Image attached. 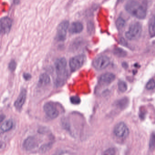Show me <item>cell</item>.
<instances>
[{
	"instance_id": "obj_1",
	"label": "cell",
	"mask_w": 155,
	"mask_h": 155,
	"mask_svg": "<svg viewBox=\"0 0 155 155\" xmlns=\"http://www.w3.org/2000/svg\"><path fill=\"white\" fill-rule=\"evenodd\" d=\"M147 0H129L125 5L126 10L130 14L139 19L146 18L147 13Z\"/></svg>"
},
{
	"instance_id": "obj_2",
	"label": "cell",
	"mask_w": 155,
	"mask_h": 155,
	"mask_svg": "<svg viewBox=\"0 0 155 155\" xmlns=\"http://www.w3.org/2000/svg\"><path fill=\"white\" fill-rule=\"evenodd\" d=\"M56 77L55 84L57 87H60L64 84L68 77L67 63L64 58H61L56 60L55 64Z\"/></svg>"
},
{
	"instance_id": "obj_3",
	"label": "cell",
	"mask_w": 155,
	"mask_h": 155,
	"mask_svg": "<svg viewBox=\"0 0 155 155\" xmlns=\"http://www.w3.org/2000/svg\"><path fill=\"white\" fill-rule=\"evenodd\" d=\"M142 31L143 27L141 24L135 22L130 25L128 31L126 32V37L130 41H136L141 37Z\"/></svg>"
},
{
	"instance_id": "obj_4",
	"label": "cell",
	"mask_w": 155,
	"mask_h": 155,
	"mask_svg": "<svg viewBox=\"0 0 155 155\" xmlns=\"http://www.w3.org/2000/svg\"><path fill=\"white\" fill-rule=\"evenodd\" d=\"M86 60V57L84 54L76 55L71 58L69 62V66L72 72L78 71L83 65Z\"/></svg>"
},
{
	"instance_id": "obj_5",
	"label": "cell",
	"mask_w": 155,
	"mask_h": 155,
	"mask_svg": "<svg viewBox=\"0 0 155 155\" xmlns=\"http://www.w3.org/2000/svg\"><path fill=\"white\" fill-rule=\"evenodd\" d=\"M110 64V60L106 55H101L96 57L93 61V67L97 70H103L107 68Z\"/></svg>"
},
{
	"instance_id": "obj_6",
	"label": "cell",
	"mask_w": 155,
	"mask_h": 155,
	"mask_svg": "<svg viewBox=\"0 0 155 155\" xmlns=\"http://www.w3.org/2000/svg\"><path fill=\"white\" fill-rule=\"evenodd\" d=\"M69 25V22L67 21H63L59 25L56 35V39L57 41H63L65 40Z\"/></svg>"
},
{
	"instance_id": "obj_7",
	"label": "cell",
	"mask_w": 155,
	"mask_h": 155,
	"mask_svg": "<svg viewBox=\"0 0 155 155\" xmlns=\"http://www.w3.org/2000/svg\"><path fill=\"white\" fill-rule=\"evenodd\" d=\"M114 134L116 136L119 138H126L129 135V129L124 123L120 122L115 127Z\"/></svg>"
},
{
	"instance_id": "obj_8",
	"label": "cell",
	"mask_w": 155,
	"mask_h": 155,
	"mask_svg": "<svg viewBox=\"0 0 155 155\" xmlns=\"http://www.w3.org/2000/svg\"><path fill=\"white\" fill-rule=\"evenodd\" d=\"M43 108L46 115L51 119H54L59 115V111L53 103H46L45 104Z\"/></svg>"
},
{
	"instance_id": "obj_9",
	"label": "cell",
	"mask_w": 155,
	"mask_h": 155,
	"mask_svg": "<svg viewBox=\"0 0 155 155\" xmlns=\"http://www.w3.org/2000/svg\"><path fill=\"white\" fill-rule=\"evenodd\" d=\"M12 21L8 17H3L1 20V31L3 34H7L11 31Z\"/></svg>"
},
{
	"instance_id": "obj_10",
	"label": "cell",
	"mask_w": 155,
	"mask_h": 155,
	"mask_svg": "<svg viewBox=\"0 0 155 155\" xmlns=\"http://www.w3.org/2000/svg\"><path fill=\"white\" fill-rule=\"evenodd\" d=\"M116 76L112 73H106L102 74L99 79V83L102 85H108L113 82Z\"/></svg>"
},
{
	"instance_id": "obj_11",
	"label": "cell",
	"mask_w": 155,
	"mask_h": 155,
	"mask_svg": "<svg viewBox=\"0 0 155 155\" xmlns=\"http://www.w3.org/2000/svg\"><path fill=\"white\" fill-rule=\"evenodd\" d=\"M26 97V91L25 89H22L17 97L16 101L15 102L14 105L17 110H21L23 105L24 104Z\"/></svg>"
},
{
	"instance_id": "obj_12",
	"label": "cell",
	"mask_w": 155,
	"mask_h": 155,
	"mask_svg": "<svg viewBox=\"0 0 155 155\" xmlns=\"http://www.w3.org/2000/svg\"><path fill=\"white\" fill-rule=\"evenodd\" d=\"M37 145H38V143L36 141V138L32 137H28L25 141L23 143L24 147L28 151L32 150L34 148L36 147Z\"/></svg>"
},
{
	"instance_id": "obj_13",
	"label": "cell",
	"mask_w": 155,
	"mask_h": 155,
	"mask_svg": "<svg viewBox=\"0 0 155 155\" xmlns=\"http://www.w3.org/2000/svg\"><path fill=\"white\" fill-rule=\"evenodd\" d=\"M83 29V26L81 22H75L72 24L69 29V31L72 34H78L81 33Z\"/></svg>"
},
{
	"instance_id": "obj_14",
	"label": "cell",
	"mask_w": 155,
	"mask_h": 155,
	"mask_svg": "<svg viewBox=\"0 0 155 155\" xmlns=\"http://www.w3.org/2000/svg\"><path fill=\"white\" fill-rule=\"evenodd\" d=\"M148 31L150 37H155V15L150 18L148 23Z\"/></svg>"
},
{
	"instance_id": "obj_15",
	"label": "cell",
	"mask_w": 155,
	"mask_h": 155,
	"mask_svg": "<svg viewBox=\"0 0 155 155\" xmlns=\"http://www.w3.org/2000/svg\"><path fill=\"white\" fill-rule=\"evenodd\" d=\"M129 99L127 97H124L118 100L116 103V107L120 109H125L129 104Z\"/></svg>"
},
{
	"instance_id": "obj_16",
	"label": "cell",
	"mask_w": 155,
	"mask_h": 155,
	"mask_svg": "<svg viewBox=\"0 0 155 155\" xmlns=\"http://www.w3.org/2000/svg\"><path fill=\"white\" fill-rule=\"evenodd\" d=\"M13 124V122L12 120L9 119V120H7L1 126V131L3 133L9 131L12 127Z\"/></svg>"
},
{
	"instance_id": "obj_17",
	"label": "cell",
	"mask_w": 155,
	"mask_h": 155,
	"mask_svg": "<svg viewBox=\"0 0 155 155\" xmlns=\"http://www.w3.org/2000/svg\"><path fill=\"white\" fill-rule=\"evenodd\" d=\"M50 82V78L49 75L46 74H43L40 76L38 83L40 86H42L47 84Z\"/></svg>"
},
{
	"instance_id": "obj_18",
	"label": "cell",
	"mask_w": 155,
	"mask_h": 155,
	"mask_svg": "<svg viewBox=\"0 0 155 155\" xmlns=\"http://www.w3.org/2000/svg\"><path fill=\"white\" fill-rule=\"evenodd\" d=\"M113 53L117 57H121V58L125 57L127 55L126 51L121 48H114L113 50Z\"/></svg>"
},
{
	"instance_id": "obj_19",
	"label": "cell",
	"mask_w": 155,
	"mask_h": 155,
	"mask_svg": "<svg viewBox=\"0 0 155 155\" xmlns=\"http://www.w3.org/2000/svg\"><path fill=\"white\" fill-rule=\"evenodd\" d=\"M116 28L119 30H122L124 27L126 25V21L122 17H119L117 18L116 22Z\"/></svg>"
},
{
	"instance_id": "obj_20",
	"label": "cell",
	"mask_w": 155,
	"mask_h": 155,
	"mask_svg": "<svg viewBox=\"0 0 155 155\" xmlns=\"http://www.w3.org/2000/svg\"><path fill=\"white\" fill-rule=\"evenodd\" d=\"M118 88L119 91L122 93L126 92L127 90V85L124 81H120L118 83Z\"/></svg>"
},
{
	"instance_id": "obj_21",
	"label": "cell",
	"mask_w": 155,
	"mask_h": 155,
	"mask_svg": "<svg viewBox=\"0 0 155 155\" xmlns=\"http://www.w3.org/2000/svg\"><path fill=\"white\" fill-rule=\"evenodd\" d=\"M70 101L73 104H79L81 103V99L77 96H73L70 97Z\"/></svg>"
},
{
	"instance_id": "obj_22",
	"label": "cell",
	"mask_w": 155,
	"mask_h": 155,
	"mask_svg": "<svg viewBox=\"0 0 155 155\" xmlns=\"http://www.w3.org/2000/svg\"><path fill=\"white\" fill-rule=\"evenodd\" d=\"M149 148L151 150H153L155 148V134H153L150 138L149 142Z\"/></svg>"
},
{
	"instance_id": "obj_23",
	"label": "cell",
	"mask_w": 155,
	"mask_h": 155,
	"mask_svg": "<svg viewBox=\"0 0 155 155\" xmlns=\"http://www.w3.org/2000/svg\"><path fill=\"white\" fill-rule=\"evenodd\" d=\"M146 88L148 90L153 89L155 87V81L153 79H151L149 80L146 84Z\"/></svg>"
},
{
	"instance_id": "obj_24",
	"label": "cell",
	"mask_w": 155,
	"mask_h": 155,
	"mask_svg": "<svg viewBox=\"0 0 155 155\" xmlns=\"http://www.w3.org/2000/svg\"><path fill=\"white\" fill-rule=\"evenodd\" d=\"M116 149L114 148H110L105 151L103 155H116Z\"/></svg>"
},
{
	"instance_id": "obj_25",
	"label": "cell",
	"mask_w": 155,
	"mask_h": 155,
	"mask_svg": "<svg viewBox=\"0 0 155 155\" xmlns=\"http://www.w3.org/2000/svg\"><path fill=\"white\" fill-rule=\"evenodd\" d=\"M16 63L15 61L12 60L10 62L9 64V69L12 72L14 71L16 69Z\"/></svg>"
},
{
	"instance_id": "obj_26",
	"label": "cell",
	"mask_w": 155,
	"mask_h": 155,
	"mask_svg": "<svg viewBox=\"0 0 155 155\" xmlns=\"http://www.w3.org/2000/svg\"><path fill=\"white\" fill-rule=\"evenodd\" d=\"M50 147H49V145H44L41 148V151L42 152H45V151H48V149H50Z\"/></svg>"
},
{
	"instance_id": "obj_27",
	"label": "cell",
	"mask_w": 155,
	"mask_h": 155,
	"mask_svg": "<svg viewBox=\"0 0 155 155\" xmlns=\"http://www.w3.org/2000/svg\"><path fill=\"white\" fill-rule=\"evenodd\" d=\"M23 78L25 80H29L31 79L32 76L29 73H25L23 74Z\"/></svg>"
},
{
	"instance_id": "obj_28",
	"label": "cell",
	"mask_w": 155,
	"mask_h": 155,
	"mask_svg": "<svg viewBox=\"0 0 155 155\" xmlns=\"http://www.w3.org/2000/svg\"><path fill=\"white\" fill-rule=\"evenodd\" d=\"M121 43H122V44H123L125 45H126V41H125L124 39H122L121 40Z\"/></svg>"
},
{
	"instance_id": "obj_29",
	"label": "cell",
	"mask_w": 155,
	"mask_h": 155,
	"mask_svg": "<svg viewBox=\"0 0 155 155\" xmlns=\"http://www.w3.org/2000/svg\"><path fill=\"white\" fill-rule=\"evenodd\" d=\"M20 0H14V2L15 4H18Z\"/></svg>"
},
{
	"instance_id": "obj_30",
	"label": "cell",
	"mask_w": 155,
	"mask_h": 155,
	"mask_svg": "<svg viewBox=\"0 0 155 155\" xmlns=\"http://www.w3.org/2000/svg\"><path fill=\"white\" fill-rule=\"evenodd\" d=\"M125 0H118V2L119 3H121L123 2Z\"/></svg>"
}]
</instances>
